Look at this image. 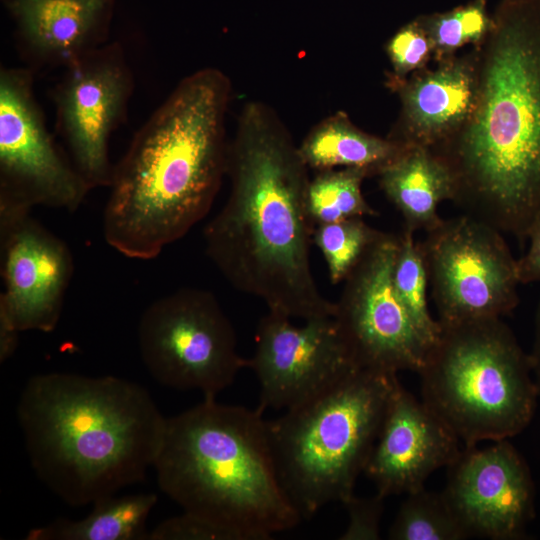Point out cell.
<instances>
[{
  "label": "cell",
  "instance_id": "cell-5",
  "mask_svg": "<svg viewBox=\"0 0 540 540\" xmlns=\"http://www.w3.org/2000/svg\"><path fill=\"white\" fill-rule=\"evenodd\" d=\"M153 468L160 490L183 512L230 540H268L302 520L280 481L258 408L204 398L167 418Z\"/></svg>",
  "mask_w": 540,
  "mask_h": 540
},
{
  "label": "cell",
  "instance_id": "cell-1",
  "mask_svg": "<svg viewBox=\"0 0 540 540\" xmlns=\"http://www.w3.org/2000/svg\"><path fill=\"white\" fill-rule=\"evenodd\" d=\"M308 170L278 113L246 102L229 140V194L204 228L206 253L234 288L303 321L335 313L312 273Z\"/></svg>",
  "mask_w": 540,
  "mask_h": 540
},
{
  "label": "cell",
  "instance_id": "cell-3",
  "mask_svg": "<svg viewBox=\"0 0 540 540\" xmlns=\"http://www.w3.org/2000/svg\"><path fill=\"white\" fill-rule=\"evenodd\" d=\"M230 78L215 67L184 77L114 164L106 242L131 259L157 257L209 213L227 171Z\"/></svg>",
  "mask_w": 540,
  "mask_h": 540
},
{
  "label": "cell",
  "instance_id": "cell-16",
  "mask_svg": "<svg viewBox=\"0 0 540 540\" xmlns=\"http://www.w3.org/2000/svg\"><path fill=\"white\" fill-rule=\"evenodd\" d=\"M460 440L397 379L364 473L384 498L424 488L459 455Z\"/></svg>",
  "mask_w": 540,
  "mask_h": 540
},
{
  "label": "cell",
  "instance_id": "cell-7",
  "mask_svg": "<svg viewBox=\"0 0 540 540\" xmlns=\"http://www.w3.org/2000/svg\"><path fill=\"white\" fill-rule=\"evenodd\" d=\"M441 328L418 373L422 401L465 446L521 433L539 393L512 330L501 318Z\"/></svg>",
  "mask_w": 540,
  "mask_h": 540
},
{
  "label": "cell",
  "instance_id": "cell-24",
  "mask_svg": "<svg viewBox=\"0 0 540 540\" xmlns=\"http://www.w3.org/2000/svg\"><path fill=\"white\" fill-rule=\"evenodd\" d=\"M399 236L393 268V281L402 304L418 330L433 346L441 334V325L430 314L427 300L428 274L414 232L404 229Z\"/></svg>",
  "mask_w": 540,
  "mask_h": 540
},
{
  "label": "cell",
  "instance_id": "cell-23",
  "mask_svg": "<svg viewBox=\"0 0 540 540\" xmlns=\"http://www.w3.org/2000/svg\"><path fill=\"white\" fill-rule=\"evenodd\" d=\"M392 540H460L468 535L443 493L424 488L407 494L389 528Z\"/></svg>",
  "mask_w": 540,
  "mask_h": 540
},
{
  "label": "cell",
  "instance_id": "cell-31",
  "mask_svg": "<svg viewBox=\"0 0 540 540\" xmlns=\"http://www.w3.org/2000/svg\"><path fill=\"white\" fill-rule=\"evenodd\" d=\"M532 375L540 396V301L537 305L534 319V341L531 353L528 355Z\"/></svg>",
  "mask_w": 540,
  "mask_h": 540
},
{
  "label": "cell",
  "instance_id": "cell-18",
  "mask_svg": "<svg viewBox=\"0 0 540 540\" xmlns=\"http://www.w3.org/2000/svg\"><path fill=\"white\" fill-rule=\"evenodd\" d=\"M116 0H5L27 67L66 68L109 41Z\"/></svg>",
  "mask_w": 540,
  "mask_h": 540
},
{
  "label": "cell",
  "instance_id": "cell-30",
  "mask_svg": "<svg viewBox=\"0 0 540 540\" xmlns=\"http://www.w3.org/2000/svg\"><path fill=\"white\" fill-rule=\"evenodd\" d=\"M527 238L528 250L517 260L521 284L540 282V211L529 228Z\"/></svg>",
  "mask_w": 540,
  "mask_h": 540
},
{
  "label": "cell",
  "instance_id": "cell-2",
  "mask_svg": "<svg viewBox=\"0 0 540 540\" xmlns=\"http://www.w3.org/2000/svg\"><path fill=\"white\" fill-rule=\"evenodd\" d=\"M473 48V112L432 150L452 172V201L523 241L540 211V0H500Z\"/></svg>",
  "mask_w": 540,
  "mask_h": 540
},
{
  "label": "cell",
  "instance_id": "cell-15",
  "mask_svg": "<svg viewBox=\"0 0 540 540\" xmlns=\"http://www.w3.org/2000/svg\"><path fill=\"white\" fill-rule=\"evenodd\" d=\"M442 493L468 537L523 539L535 516L529 467L508 439L465 446L448 466Z\"/></svg>",
  "mask_w": 540,
  "mask_h": 540
},
{
  "label": "cell",
  "instance_id": "cell-6",
  "mask_svg": "<svg viewBox=\"0 0 540 540\" xmlns=\"http://www.w3.org/2000/svg\"><path fill=\"white\" fill-rule=\"evenodd\" d=\"M397 374L359 369L267 420L278 475L302 519L353 495L378 437Z\"/></svg>",
  "mask_w": 540,
  "mask_h": 540
},
{
  "label": "cell",
  "instance_id": "cell-12",
  "mask_svg": "<svg viewBox=\"0 0 540 540\" xmlns=\"http://www.w3.org/2000/svg\"><path fill=\"white\" fill-rule=\"evenodd\" d=\"M134 76L120 43L108 42L63 69L52 89L56 129L91 189L109 187V142L124 123Z\"/></svg>",
  "mask_w": 540,
  "mask_h": 540
},
{
  "label": "cell",
  "instance_id": "cell-20",
  "mask_svg": "<svg viewBox=\"0 0 540 540\" xmlns=\"http://www.w3.org/2000/svg\"><path fill=\"white\" fill-rule=\"evenodd\" d=\"M388 137L382 138L357 127L343 111L315 124L299 144L309 169L361 168L377 175L404 149Z\"/></svg>",
  "mask_w": 540,
  "mask_h": 540
},
{
  "label": "cell",
  "instance_id": "cell-4",
  "mask_svg": "<svg viewBox=\"0 0 540 540\" xmlns=\"http://www.w3.org/2000/svg\"><path fill=\"white\" fill-rule=\"evenodd\" d=\"M17 418L34 472L75 507L142 481L167 419L135 382L64 372L31 377Z\"/></svg>",
  "mask_w": 540,
  "mask_h": 540
},
{
  "label": "cell",
  "instance_id": "cell-19",
  "mask_svg": "<svg viewBox=\"0 0 540 540\" xmlns=\"http://www.w3.org/2000/svg\"><path fill=\"white\" fill-rule=\"evenodd\" d=\"M379 185L409 231H429L443 218L439 205L453 200L455 183L446 162L431 148L405 146L379 173Z\"/></svg>",
  "mask_w": 540,
  "mask_h": 540
},
{
  "label": "cell",
  "instance_id": "cell-13",
  "mask_svg": "<svg viewBox=\"0 0 540 540\" xmlns=\"http://www.w3.org/2000/svg\"><path fill=\"white\" fill-rule=\"evenodd\" d=\"M0 350L13 353L18 334L57 326L73 271L66 243L30 213L0 214Z\"/></svg>",
  "mask_w": 540,
  "mask_h": 540
},
{
  "label": "cell",
  "instance_id": "cell-29",
  "mask_svg": "<svg viewBox=\"0 0 540 540\" xmlns=\"http://www.w3.org/2000/svg\"><path fill=\"white\" fill-rule=\"evenodd\" d=\"M148 540H230L216 525L183 512L162 521L149 532Z\"/></svg>",
  "mask_w": 540,
  "mask_h": 540
},
{
  "label": "cell",
  "instance_id": "cell-27",
  "mask_svg": "<svg viewBox=\"0 0 540 540\" xmlns=\"http://www.w3.org/2000/svg\"><path fill=\"white\" fill-rule=\"evenodd\" d=\"M391 72L387 82L402 81L425 69L433 59V46L417 18L400 27L385 46Z\"/></svg>",
  "mask_w": 540,
  "mask_h": 540
},
{
  "label": "cell",
  "instance_id": "cell-26",
  "mask_svg": "<svg viewBox=\"0 0 540 540\" xmlns=\"http://www.w3.org/2000/svg\"><path fill=\"white\" fill-rule=\"evenodd\" d=\"M381 231L362 217L319 224L313 230V243L320 249L332 284L343 282L360 262Z\"/></svg>",
  "mask_w": 540,
  "mask_h": 540
},
{
  "label": "cell",
  "instance_id": "cell-10",
  "mask_svg": "<svg viewBox=\"0 0 540 540\" xmlns=\"http://www.w3.org/2000/svg\"><path fill=\"white\" fill-rule=\"evenodd\" d=\"M29 67L0 70V210L73 212L91 190L48 130Z\"/></svg>",
  "mask_w": 540,
  "mask_h": 540
},
{
  "label": "cell",
  "instance_id": "cell-28",
  "mask_svg": "<svg viewBox=\"0 0 540 540\" xmlns=\"http://www.w3.org/2000/svg\"><path fill=\"white\" fill-rule=\"evenodd\" d=\"M384 497L376 493L371 497L353 495L343 505L347 509L348 524L341 540H378L384 510Z\"/></svg>",
  "mask_w": 540,
  "mask_h": 540
},
{
  "label": "cell",
  "instance_id": "cell-17",
  "mask_svg": "<svg viewBox=\"0 0 540 540\" xmlns=\"http://www.w3.org/2000/svg\"><path fill=\"white\" fill-rule=\"evenodd\" d=\"M386 85L400 100L397 122L387 137L405 146L435 149L455 136L473 112L478 86L475 49Z\"/></svg>",
  "mask_w": 540,
  "mask_h": 540
},
{
  "label": "cell",
  "instance_id": "cell-14",
  "mask_svg": "<svg viewBox=\"0 0 540 540\" xmlns=\"http://www.w3.org/2000/svg\"><path fill=\"white\" fill-rule=\"evenodd\" d=\"M248 359L259 382L260 411H285L321 395L359 370L333 318L291 323L268 311L257 326Z\"/></svg>",
  "mask_w": 540,
  "mask_h": 540
},
{
  "label": "cell",
  "instance_id": "cell-9",
  "mask_svg": "<svg viewBox=\"0 0 540 540\" xmlns=\"http://www.w3.org/2000/svg\"><path fill=\"white\" fill-rule=\"evenodd\" d=\"M419 244L441 326L501 318L518 305V261L492 225L442 219Z\"/></svg>",
  "mask_w": 540,
  "mask_h": 540
},
{
  "label": "cell",
  "instance_id": "cell-22",
  "mask_svg": "<svg viewBox=\"0 0 540 540\" xmlns=\"http://www.w3.org/2000/svg\"><path fill=\"white\" fill-rule=\"evenodd\" d=\"M310 179L307 207L314 226L340 220L377 215L362 193V183L371 176L361 168L317 171Z\"/></svg>",
  "mask_w": 540,
  "mask_h": 540
},
{
  "label": "cell",
  "instance_id": "cell-11",
  "mask_svg": "<svg viewBox=\"0 0 540 540\" xmlns=\"http://www.w3.org/2000/svg\"><path fill=\"white\" fill-rule=\"evenodd\" d=\"M399 236L381 231L343 281L332 317L360 369L419 373L433 347L396 292L393 268Z\"/></svg>",
  "mask_w": 540,
  "mask_h": 540
},
{
  "label": "cell",
  "instance_id": "cell-21",
  "mask_svg": "<svg viewBox=\"0 0 540 540\" xmlns=\"http://www.w3.org/2000/svg\"><path fill=\"white\" fill-rule=\"evenodd\" d=\"M157 503L154 493L116 497L115 494L93 503L83 519H58L34 528L28 540H148L146 520Z\"/></svg>",
  "mask_w": 540,
  "mask_h": 540
},
{
  "label": "cell",
  "instance_id": "cell-25",
  "mask_svg": "<svg viewBox=\"0 0 540 540\" xmlns=\"http://www.w3.org/2000/svg\"><path fill=\"white\" fill-rule=\"evenodd\" d=\"M488 2L471 0L451 10L416 17L431 40L436 63L455 56L468 44L478 46L485 39L492 25Z\"/></svg>",
  "mask_w": 540,
  "mask_h": 540
},
{
  "label": "cell",
  "instance_id": "cell-8",
  "mask_svg": "<svg viewBox=\"0 0 540 540\" xmlns=\"http://www.w3.org/2000/svg\"><path fill=\"white\" fill-rule=\"evenodd\" d=\"M142 361L160 384L216 398L248 359L237 351L234 328L209 291L183 288L151 303L138 324Z\"/></svg>",
  "mask_w": 540,
  "mask_h": 540
}]
</instances>
